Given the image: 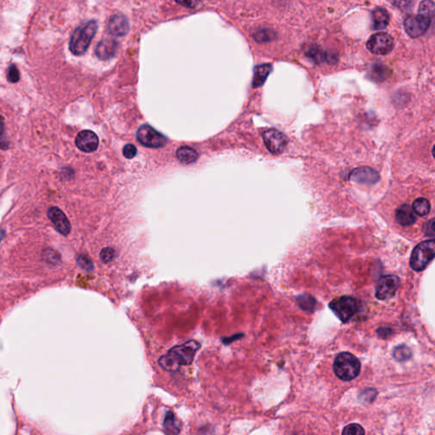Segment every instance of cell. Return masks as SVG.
Returning a JSON list of instances; mask_svg holds the SVG:
<instances>
[{
	"label": "cell",
	"mask_w": 435,
	"mask_h": 435,
	"mask_svg": "<svg viewBox=\"0 0 435 435\" xmlns=\"http://www.w3.org/2000/svg\"><path fill=\"white\" fill-rule=\"evenodd\" d=\"M98 24L95 21H90L78 27L71 37L70 51L75 56H82L86 52L93 38L97 32Z\"/></svg>",
	"instance_id": "cell-1"
},
{
	"label": "cell",
	"mask_w": 435,
	"mask_h": 435,
	"mask_svg": "<svg viewBox=\"0 0 435 435\" xmlns=\"http://www.w3.org/2000/svg\"><path fill=\"white\" fill-rule=\"evenodd\" d=\"M333 370L343 381H350L357 377L360 371V362L354 355L343 352L335 359Z\"/></svg>",
	"instance_id": "cell-2"
},
{
	"label": "cell",
	"mask_w": 435,
	"mask_h": 435,
	"mask_svg": "<svg viewBox=\"0 0 435 435\" xmlns=\"http://www.w3.org/2000/svg\"><path fill=\"white\" fill-rule=\"evenodd\" d=\"M332 312L343 323H346L360 311V302L350 296H343L332 300L329 304Z\"/></svg>",
	"instance_id": "cell-3"
},
{
	"label": "cell",
	"mask_w": 435,
	"mask_h": 435,
	"mask_svg": "<svg viewBox=\"0 0 435 435\" xmlns=\"http://www.w3.org/2000/svg\"><path fill=\"white\" fill-rule=\"evenodd\" d=\"M435 243L433 240L419 243L410 257V267L416 271H423L434 258Z\"/></svg>",
	"instance_id": "cell-4"
},
{
	"label": "cell",
	"mask_w": 435,
	"mask_h": 435,
	"mask_svg": "<svg viewBox=\"0 0 435 435\" xmlns=\"http://www.w3.org/2000/svg\"><path fill=\"white\" fill-rule=\"evenodd\" d=\"M200 343L195 340H190L181 345L173 347L168 354L180 365H190L192 363L195 353L200 349Z\"/></svg>",
	"instance_id": "cell-5"
},
{
	"label": "cell",
	"mask_w": 435,
	"mask_h": 435,
	"mask_svg": "<svg viewBox=\"0 0 435 435\" xmlns=\"http://www.w3.org/2000/svg\"><path fill=\"white\" fill-rule=\"evenodd\" d=\"M136 135L139 142L146 147L161 148L167 144L166 137L147 124L140 126Z\"/></svg>",
	"instance_id": "cell-6"
},
{
	"label": "cell",
	"mask_w": 435,
	"mask_h": 435,
	"mask_svg": "<svg viewBox=\"0 0 435 435\" xmlns=\"http://www.w3.org/2000/svg\"><path fill=\"white\" fill-rule=\"evenodd\" d=\"M366 47L371 53L378 56H386L393 51L394 42L389 34L379 33L374 34L369 39Z\"/></svg>",
	"instance_id": "cell-7"
},
{
	"label": "cell",
	"mask_w": 435,
	"mask_h": 435,
	"mask_svg": "<svg viewBox=\"0 0 435 435\" xmlns=\"http://www.w3.org/2000/svg\"><path fill=\"white\" fill-rule=\"evenodd\" d=\"M400 281L396 276H384L380 278L376 286V297L379 300H387L395 295Z\"/></svg>",
	"instance_id": "cell-8"
},
{
	"label": "cell",
	"mask_w": 435,
	"mask_h": 435,
	"mask_svg": "<svg viewBox=\"0 0 435 435\" xmlns=\"http://www.w3.org/2000/svg\"><path fill=\"white\" fill-rule=\"evenodd\" d=\"M263 139L266 147L271 153L281 154L288 145V139L282 132L271 128L263 134Z\"/></svg>",
	"instance_id": "cell-9"
},
{
	"label": "cell",
	"mask_w": 435,
	"mask_h": 435,
	"mask_svg": "<svg viewBox=\"0 0 435 435\" xmlns=\"http://www.w3.org/2000/svg\"><path fill=\"white\" fill-rule=\"evenodd\" d=\"M431 24V19L427 17L417 16H410L404 20V26L405 32L411 38H418L423 35Z\"/></svg>",
	"instance_id": "cell-10"
},
{
	"label": "cell",
	"mask_w": 435,
	"mask_h": 435,
	"mask_svg": "<svg viewBox=\"0 0 435 435\" xmlns=\"http://www.w3.org/2000/svg\"><path fill=\"white\" fill-rule=\"evenodd\" d=\"M349 179L359 184L373 185L379 181L380 175L371 167H360L352 171L349 174Z\"/></svg>",
	"instance_id": "cell-11"
},
{
	"label": "cell",
	"mask_w": 435,
	"mask_h": 435,
	"mask_svg": "<svg viewBox=\"0 0 435 435\" xmlns=\"http://www.w3.org/2000/svg\"><path fill=\"white\" fill-rule=\"evenodd\" d=\"M75 143L79 150L90 153L97 150L99 139L94 132L84 130L78 134Z\"/></svg>",
	"instance_id": "cell-12"
},
{
	"label": "cell",
	"mask_w": 435,
	"mask_h": 435,
	"mask_svg": "<svg viewBox=\"0 0 435 435\" xmlns=\"http://www.w3.org/2000/svg\"><path fill=\"white\" fill-rule=\"evenodd\" d=\"M48 216L50 218V220L52 221L56 229L61 234L67 236L70 233V222L62 210L59 209L58 207H56V206H51V208L48 210Z\"/></svg>",
	"instance_id": "cell-13"
},
{
	"label": "cell",
	"mask_w": 435,
	"mask_h": 435,
	"mask_svg": "<svg viewBox=\"0 0 435 435\" xmlns=\"http://www.w3.org/2000/svg\"><path fill=\"white\" fill-rule=\"evenodd\" d=\"M107 28L109 33L113 36H125L129 30V23L123 15H114L109 20Z\"/></svg>",
	"instance_id": "cell-14"
},
{
	"label": "cell",
	"mask_w": 435,
	"mask_h": 435,
	"mask_svg": "<svg viewBox=\"0 0 435 435\" xmlns=\"http://www.w3.org/2000/svg\"><path fill=\"white\" fill-rule=\"evenodd\" d=\"M119 49V44L114 39H103L95 48L98 58L106 61L116 56Z\"/></svg>",
	"instance_id": "cell-15"
},
{
	"label": "cell",
	"mask_w": 435,
	"mask_h": 435,
	"mask_svg": "<svg viewBox=\"0 0 435 435\" xmlns=\"http://www.w3.org/2000/svg\"><path fill=\"white\" fill-rule=\"evenodd\" d=\"M395 220L401 226H409L416 222V217L412 208L408 204H403L397 208Z\"/></svg>",
	"instance_id": "cell-16"
},
{
	"label": "cell",
	"mask_w": 435,
	"mask_h": 435,
	"mask_svg": "<svg viewBox=\"0 0 435 435\" xmlns=\"http://www.w3.org/2000/svg\"><path fill=\"white\" fill-rule=\"evenodd\" d=\"M371 22L375 30L385 29L389 23V13L385 9L377 8L371 13Z\"/></svg>",
	"instance_id": "cell-17"
},
{
	"label": "cell",
	"mask_w": 435,
	"mask_h": 435,
	"mask_svg": "<svg viewBox=\"0 0 435 435\" xmlns=\"http://www.w3.org/2000/svg\"><path fill=\"white\" fill-rule=\"evenodd\" d=\"M271 70H272V67L270 64H262L257 66L255 67V70H254V80H253L254 88H259V87L262 86L268 78Z\"/></svg>",
	"instance_id": "cell-18"
},
{
	"label": "cell",
	"mask_w": 435,
	"mask_h": 435,
	"mask_svg": "<svg viewBox=\"0 0 435 435\" xmlns=\"http://www.w3.org/2000/svg\"><path fill=\"white\" fill-rule=\"evenodd\" d=\"M163 427L167 435H179L180 432V422L176 418L172 411H168L165 416Z\"/></svg>",
	"instance_id": "cell-19"
},
{
	"label": "cell",
	"mask_w": 435,
	"mask_h": 435,
	"mask_svg": "<svg viewBox=\"0 0 435 435\" xmlns=\"http://www.w3.org/2000/svg\"><path fill=\"white\" fill-rule=\"evenodd\" d=\"M178 159L184 164H190L198 159L197 151L189 146H182L176 152Z\"/></svg>",
	"instance_id": "cell-20"
},
{
	"label": "cell",
	"mask_w": 435,
	"mask_h": 435,
	"mask_svg": "<svg viewBox=\"0 0 435 435\" xmlns=\"http://www.w3.org/2000/svg\"><path fill=\"white\" fill-rule=\"evenodd\" d=\"M411 208L414 212L419 216H425L430 211L429 201L423 197H419L414 201Z\"/></svg>",
	"instance_id": "cell-21"
},
{
	"label": "cell",
	"mask_w": 435,
	"mask_h": 435,
	"mask_svg": "<svg viewBox=\"0 0 435 435\" xmlns=\"http://www.w3.org/2000/svg\"><path fill=\"white\" fill-rule=\"evenodd\" d=\"M393 356L398 361H405L412 357V351L409 347L404 344L397 346L393 349Z\"/></svg>",
	"instance_id": "cell-22"
},
{
	"label": "cell",
	"mask_w": 435,
	"mask_h": 435,
	"mask_svg": "<svg viewBox=\"0 0 435 435\" xmlns=\"http://www.w3.org/2000/svg\"><path fill=\"white\" fill-rule=\"evenodd\" d=\"M159 365L162 369L167 371H176L179 370L180 365L167 353L159 359Z\"/></svg>",
	"instance_id": "cell-23"
},
{
	"label": "cell",
	"mask_w": 435,
	"mask_h": 435,
	"mask_svg": "<svg viewBox=\"0 0 435 435\" xmlns=\"http://www.w3.org/2000/svg\"><path fill=\"white\" fill-rule=\"evenodd\" d=\"M297 302H298L299 307L304 310L309 311V312H313L315 310V305H316L315 299L313 298L312 296L308 295V294L298 297Z\"/></svg>",
	"instance_id": "cell-24"
},
{
	"label": "cell",
	"mask_w": 435,
	"mask_h": 435,
	"mask_svg": "<svg viewBox=\"0 0 435 435\" xmlns=\"http://www.w3.org/2000/svg\"><path fill=\"white\" fill-rule=\"evenodd\" d=\"M372 77L373 80L382 81L384 78H387L388 75V69L387 67L381 64L373 65L371 67V72L369 73Z\"/></svg>",
	"instance_id": "cell-25"
},
{
	"label": "cell",
	"mask_w": 435,
	"mask_h": 435,
	"mask_svg": "<svg viewBox=\"0 0 435 435\" xmlns=\"http://www.w3.org/2000/svg\"><path fill=\"white\" fill-rule=\"evenodd\" d=\"M418 15L422 17L430 18L434 13V3L432 1H423L420 4L418 9Z\"/></svg>",
	"instance_id": "cell-26"
},
{
	"label": "cell",
	"mask_w": 435,
	"mask_h": 435,
	"mask_svg": "<svg viewBox=\"0 0 435 435\" xmlns=\"http://www.w3.org/2000/svg\"><path fill=\"white\" fill-rule=\"evenodd\" d=\"M116 257H117V253L115 251V249L110 248V247L102 249L101 254H100L101 260L105 264L112 262L116 259Z\"/></svg>",
	"instance_id": "cell-27"
},
{
	"label": "cell",
	"mask_w": 435,
	"mask_h": 435,
	"mask_svg": "<svg viewBox=\"0 0 435 435\" xmlns=\"http://www.w3.org/2000/svg\"><path fill=\"white\" fill-rule=\"evenodd\" d=\"M343 435H365V430L359 424H349L344 427Z\"/></svg>",
	"instance_id": "cell-28"
},
{
	"label": "cell",
	"mask_w": 435,
	"mask_h": 435,
	"mask_svg": "<svg viewBox=\"0 0 435 435\" xmlns=\"http://www.w3.org/2000/svg\"><path fill=\"white\" fill-rule=\"evenodd\" d=\"M307 56H310L311 58L316 62H323L326 60V54L318 49V48L311 47L309 49L307 52Z\"/></svg>",
	"instance_id": "cell-29"
},
{
	"label": "cell",
	"mask_w": 435,
	"mask_h": 435,
	"mask_svg": "<svg viewBox=\"0 0 435 435\" xmlns=\"http://www.w3.org/2000/svg\"><path fill=\"white\" fill-rule=\"evenodd\" d=\"M273 35L272 32L269 30H260L257 32L256 34H254V39L257 42H269L273 39Z\"/></svg>",
	"instance_id": "cell-30"
},
{
	"label": "cell",
	"mask_w": 435,
	"mask_h": 435,
	"mask_svg": "<svg viewBox=\"0 0 435 435\" xmlns=\"http://www.w3.org/2000/svg\"><path fill=\"white\" fill-rule=\"evenodd\" d=\"M78 264L82 269L86 270V271H92L93 268H94L92 261L88 257L84 256V255H80L78 257Z\"/></svg>",
	"instance_id": "cell-31"
},
{
	"label": "cell",
	"mask_w": 435,
	"mask_h": 435,
	"mask_svg": "<svg viewBox=\"0 0 435 435\" xmlns=\"http://www.w3.org/2000/svg\"><path fill=\"white\" fill-rule=\"evenodd\" d=\"M7 78L9 81L11 83H17L20 80V73L17 67L15 65H12L8 68V73H7Z\"/></svg>",
	"instance_id": "cell-32"
},
{
	"label": "cell",
	"mask_w": 435,
	"mask_h": 435,
	"mask_svg": "<svg viewBox=\"0 0 435 435\" xmlns=\"http://www.w3.org/2000/svg\"><path fill=\"white\" fill-rule=\"evenodd\" d=\"M123 156H125L126 158L131 159V158H133V157L136 156V147H135L134 145H131V144L126 145L125 146L123 147Z\"/></svg>",
	"instance_id": "cell-33"
},
{
	"label": "cell",
	"mask_w": 435,
	"mask_h": 435,
	"mask_svg": "<svg viewBox=\"0 0 435 435\" xmlns=\"http://www.w3.org/2000/svg\"><path fill=\"white\" fill-rule=\"evenodd\" d=\"M377 390L376 389H373V388H368V389H365L362 393H361V398H362V400L366 402H371L372 400L375 399L376 396H377Z\"/></svg>",
	"instance_id": "cell-34"
},
{
	"label": "cell",
	"mask_w": 435,
	"mask_h": 435,
	"mask_svg": "<svg viewBox=\"0 0 435 435\" xmlns=\"http://www.w3.org/2000/svg\"><path fill=\"white\" fill-rule=\"evenodd\" d=\"M5 132H6V123L4 117L0 116V146L4 149H6L7 143L5 140Z\"/></svg>",
	"instance_id": "cell-35"
},
{
	"label": "cell",
	"mask_w": 435,
	"mask_h": 435,
	"mask_svg": "<svg viewBox=\"0 0 435 435\" xmlns=\"http://www.w3.org/2000/svg\"><path fill=\"white\" fill-rule=\"evenodd\" d=\"M427 231H426V234L427 236H429V237H432L434 236V221L433 220H431V221L428 222V227H427Z\"/></svg>",
	"instance_id": "cell-36"
},
{
	"label": "cell",
	"mask_w": 435,
	"mask_h": 435,
	"mask_svg": "<svg viewBox=\"0 0 435 435\" xmlns=\"http://www.w3.org/2000/svg\"><path fill=\"white\" fill-rule=\"evenodd\" d=\"M5 235H6V232H5V231H4V230L0 229V242H1V240H2V239H3L4 237H5Z\"/></svg>",
	"instance_id": "cell-37"
}]
</instances>
